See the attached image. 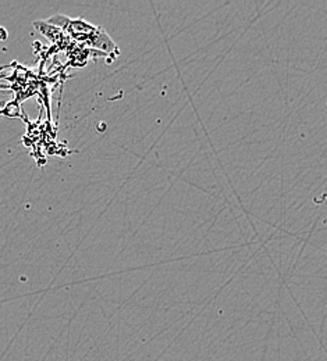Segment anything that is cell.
Returning <instances> with one entry per match:
<instances>
[{
	"label": "cell",
	"mask_w": 327,
	"mask_h": 361,
	"mask_svg": "<svg viewBox=\"0 0 327 361\" xmlns=\"http://www.w3.org/2000/svg\"><path fill=\"white\" fill-rule=\"evenodd\" d=\"M7 31L3 28V27H0V41H6L7 39Z\"/></svg>",
	"instance_id": "1"
}]
</instances>
